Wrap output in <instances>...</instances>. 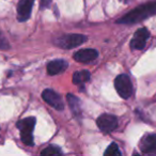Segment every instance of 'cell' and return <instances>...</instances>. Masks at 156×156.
I'll return each mask as SVG.
<instances>
[{
  "label": "cell",
  "mask_w": 156,
  "mask_h": 156,
  "mask_svg": "<svg viewBox=\"0 0 156 156\" xmlns=\"http://www.w3.org/2000/svg\"><path fill=\"white\" fill-rule=\"evenodd\" d=\"M156 13V1H153L151 3L140 5V7L134 9L132 12L127 13L121 17L118 23L119 24H135V23L141 22L150 16L154 15Z\"/></svg>",
  "instance_id": "6da1fadb"
},
{
  "label": "cell",
  "mask_w": 156,
  "mask_h": 156,
  "mask_svg": "<svg viewBox=\"0 0 156 156\" xmlns=\"http://www.w3.org/2000/svg\"><path fill=\"white\" fill-rule=\"evenodd\" d=\"M35 118L29 117L25 118V119L20 120L17 122L16 126L20 130V139L26 145H33L34 141H33V129L35 126Z\"/></svg>",
  "instance_id": "7a4b0ae2"
},
{
  "label": "cell",
  "mask_w": 156,
  "mask_h": 156,
  "mask_svg": "<svg viewBox=\"0 0 156 156\" xmlns=\"http://www.w3.org/2000/svg\"><path fill=\"white\" fill-rule=\"evenodd\" d=\"M87 41V37L83 34H65L62 37H58L55 41L57 46L64 49H71V48H75L77 46L81 45L83 43Z\"/></svg>",
  "instance_id": "3957f363"
},
{
  "label": "cell",
  "mask_w": 156,
  "mask_h": 156,
  "mask_svg": "<svg viewBox=\"0 0 156 156\" xmlns=\"http://www.w3.org/2000/svg\"><path fill=\"white\" fill-rule=\"evenodd\" d=\"M115 87L118 94L124 100H127L133 94V85L130 78L125 74L119 75L115 80Z\"/></svg>",
  "instance_id": "277c9868"
},
{
  "label": "cell",
  "mask_w": 156,
  "mask_h": 156,
  "mask_svg": "<svg viewBox=\"0 0 156 156\" xmlns=\"http://www.w3.org/2000/svg\"><path fill=\"white\" fill-rule=\"evenodd\" d=\"M96 124H98V127L100 128L102 132L110 133L118 127V120L115 115L104 113V115H100V117L98 118Z\"/></svg>",
  "instance_id": "5b68a950"
},
{
  "label": "cell",
  "mask_w": 156,
  "mask_h": 156,
  "mask_svg": "<svg viewBox=\"0 0 156 156\" xmlns=\"http://www.w3.org/2000/svg\"><path fill=\"white\" fill-rule=\"evenodd\" d=\"M42 98H43V100L45 101L49 106L54 107L56 110L61 111L64 109L62 98H61V96L59 95L57 92H55L54 90H50V89L44 90L43 93H42Z\"/></svg>",
  "instance_id": "8992f818"
},
{
  "label": "cell",
  "mask_w": 156,
  "mask_h": 156,
  "mask_svg": "<svg viewBox=\"0 0 156 156\" xmlns=\"http://www.w3.org/2000/svg\"><path fill=\"white\" fill-rule=\"evenodd\" d=\"M150 37V31L147 28H140L135 32L134 37L130 41L132 49H143L147 43V39Z\"/></svg>",
  "instance_id": "52a82bcc"
},
{
  "label": "cell",
  "mask_w": 156,
  "mask_h": 156,
  "mask_svg": "<svg viewBox=\"0 0 156 156\" xmlns=\"http://www.w3.org/2000/svg\"><path fill=\"white\" fill-rule=\"evenodd\" d=\"M34 0H20L17 5V20L18 22H26L29 20L32 11Z\"/></svg>",
  "instance_id": "ba28073f"
},
{
  "label": "cell",
  "mask_w": 156,
  "mask_h": 156,
  "mask_svg": "<svg viewBox=\"0 0 156 156\" xmlns=\"http://www.w3.org/2000/svg\"><path fill=\"white\" fill-rule=\"evenodd\" d=\"M98 57V52L95 49H80L74 55V59L78 62L89 63Z\"/></svg>",
  "instance_id": "9c48e42d"
},
{
  "label": "cell",
  "mask_w": 156,
  "mask_h": 156,
  "mask_svg": "<svg viewBox=\"0 0 156 156\" xmlns=\"http://www.w3.org/2000/svg\"><path fill=\"white\" fill-rule=\"evenodd\" d=\"M140 149L143 153L156 154V135H147L140 142Z\"/></svg>",
  "instance_id": "30bf717a"
},
{
  "label": "cell",
  "mask_w": 156,
  "mask_h": 156,
  "mask_svg": "<svg viewBox=\"0 0 156 156\" xmlns=\"http://www.w3.org/2000/svg\"><path fill=\"white\" fill-rule=\"evenodd\" d=\"M69 66V63L65 60H52L47 64V72L49 75H58L60 73H63Z\"/></svg>",
  "instance_id": "8fae6325"
},
{
  "label": "cell",
  "mask_w": 156,
  "mask_h": 156,
  "mask_svg": "<svg viewBox=\"0 0 156 156\" xmlns=\"http://www.w3.org/2000/svg\"><path fill=\"white\" fill-rule=\"evenodd\" d=\"M90 77H91V74L87 69H83V71L76 72L73 75V83L75 85H80L83 86L85 83L90 80Z\"/></svg>",
  "instance_id": "7c38bea8"
},
{
  "label": "cell",
  "mask_w": 156,
  "mask_h": 156,
  "mask_svg": "<svg viewBox=\"0 0 156 156\" xmlns=\"http://www.w3.org/2000/svg\"><path fill=\"white\" fill-rule=\"evenodd\" d=\"M66 98L69 101V108H71L72 112L75 115H80L81 110H80V101H79V98H77L73 94H67Z\"/></svg>",
  "instance_id": "4fadbf2b"
},
{
  "label": "cell",
  "mask_w": 156,
  "mask_h": 156,
  "mask_svg": "<svg viewBox=\"0 0 156 156\" xmlns=\"http://www.w3.org/2000/svg\"><path fill=\"white\" fill-rule=\"evenodd\" d=\"M42 155H60V154H62V151H61L60 147H56V145H49V147H47L45 150H43V151L41 152Z\"/></svg>",
  "instance_id": "5bb4252c"
},
{
  "label": "cell",
  "mask_w": 156,
  "mask_h": 156,
  "mask_svg": "<svg viewBox=\"0 0 156 156\" xmlns=\"http://www.w3.org/2000/svg\"><path fill=\"white\" fill-rule=\"evenodd\" d=\"M105 155L121 156V151L119 150V147H118V145L115 144V143H111V144L107 147L106 151H105Z\"/></svg>",
  "instance_id": "9a60e30c"
},
{
  "label": "cell",
  "mask_w": 156,
  "mask_h": 156,
  "mask_svg": "<svg viewBox=\"0 0 156 156\" xmlns=\"http://www.w3.org/2000/svg\"><path fill=\"white\" fill-rule=\"evenodd\" d=\"M9 48H10L9 42L7 41L3 33L0 31V49H9Z\"/></svg>",
  "instance_id": "2e32d148"
},
{
  "label": "cell",
  "mask_w": 156,
  "mask_h": 156,
  "mask_svg": "<svg viewBox=\"0 0 156 156\" xmlns=\"http://www.w3.org/2000/svg\"><path fill=\"white\" fill-rule=\"evenodd\" d=\"M50 3H51V0H41V9H46V8L50 7Z\"/></svg>",
  "instance_id": "e0dca14e"
},
{
  "label": "cell",
  "mask_w": 156,
  "mask_h": 156,
  "mask_svg": "<svg viewBox=\"0 0 156 156\" xmlns=\"http://www.w3.org/2000/svg\"><path fill=\"white\" fill-rule=\"evenodd\" d=\"M120 1H122V2H124V3H127V2H129L130 0H120Z\"/></svg>",
  "instance_id": "ac0fdd59"
}]
</instances>
